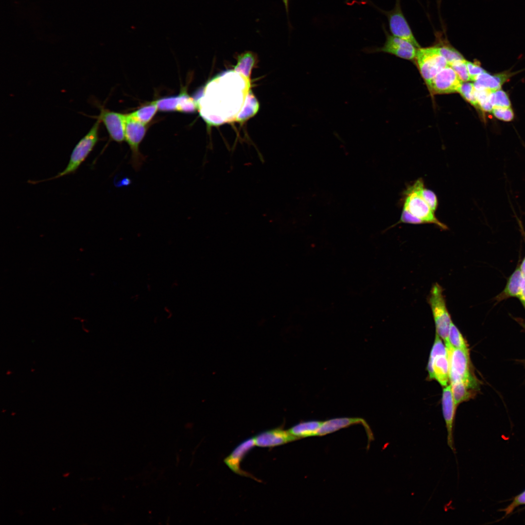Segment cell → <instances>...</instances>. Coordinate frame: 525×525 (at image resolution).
<instances>
[{
  "label": "cell",
  "mask_w": 525,
  "mask_h": 525,
  "mask_svg": "<svg viewBox=\"0 0 525 525\" xmlns=\"http://www.w3.org/2000/svg\"><path fill=\"white\" fill-rule=\"evenodd\" d=\"M322 423V421L318 420L303 421L294 425L288 431L298 439L315 436Z\"/></svg>",
  "instance_id": "19"
},
{
  "label": "cell",
  "mask_w": 525,
  "mask_h": 525,
  "mask_svg": "<svg viewBox=\"0 0 525 525\" xmlns=\"http://www.w3.org/2000/svg\"><path fill=\"white\" fill-rule=\"evenodd\" d=\"M489 101L495 107H509L511 103L507 93L501 89L492 91L489 96Z\"/></svg>",
  "instance_id": "24"
},
{
  "label": "cell",
  "mask_w": 525,
  "mask_h": 525,
  "mask_svg": "<svg viewBox=\"0 0 525 525\" xmlns=\"http://www.w3.org/2000/svg\"><path fill=\"white\" fill-rule=\"evenodd\" d=\"M101 123L99 119H96V121L90 130L75 145L70 156L69 161L62 171L49 178L38 181L31 180L28 181V182L31 184L39 183L74 174L88 157L99 140V134Z\"/></svg>",
  "instance_id": "1"
},
{
  "label": "cell",
  "mask_w": 525,
  "mask_h": 525,
  "mask_svg": "<svg viewBox=\"0 0 525 525\" xmlns=\"http://www.w3.org/2000/svg\"><path fill=\"white\" fill-rule=\"evenodd\" d=\"M450 385L454 403L456 407L461 402L473 397L475 390L478 389V387L462 381L451 382Z\"/></svg>",
  "instance_id": "18"
},
{
  "label": "cell",
  "mask_w": 525,
  "mask_h": 525,
  "mask_svg": "<svg viewBox=\"0 0 525 525\" xmlns=\"http://www.w3.org/2000/svg\"><path fill=\"white\" fill-rule=\"evenodd\" d=\"M449 362V381H462L478 387V382L471 371L468 349L454 348L445 345Z\"/></svg>",
  "instance_id": "4"
},
{
  "label": "cell",
  "mask_w": 525,
  "mask_h": 525,
  "mask_svg": "<svg viewBox=\"0 0 525 525\" xmlns=\"http://www.w3.org/2000/svg\"><path fill=\"white\" fill-rule=\"evenodd\" d=\"M442 408L447 432V444L455 453L453 430L456 406L455 405L451 385L444 387L442 395Z\"/></svg>",
  "instance_id": "12"
},
{
  "label": "cell",
  "mask_w": 525,
  "mask_h": 525,
  "mask_svg": "<svg viewBox=\"0 0 525 525\" xmlns=\"http://www.w3.org/2000/svg\"><path fill=\"white\" fill-rule=\"evenodd\" d=\"M282 1L283 3L284 4V5L286 15H287V18H288L289 26V28H290V21H289V0H282Z\"/></svg>",
  "instance_id": "34"
},
{
  "label": "cell",
  "mask_w": 525,
  "mask_h": 525,
  "mask_svg": "<svg viewBox=\"0 0 525 525\" xmlns=\"http://www.w3.org/2000/svg\"><path fill=\"white\" fill-rule=\"evenodd\" d=\"M521 287V274L518 262L516 268L508 278L506 286L503 290L494 298L495 303L506 300L511 298H518Z\"/></svg>",
  "instance_id": "16"
},
{
  "label": "cell",
  "mask_w": 525,
  "mask_h": 525,
  "mask_svg": "<svg viewBox=\"0 0 525 525\" xmlns=\"http://www.w3.org/2000/svg\"><path fill=\"white\" fill-rule=\"evenodd\" d=\"M515 217H516V219L517 220L518 224L519 226L520 227V230L521 231V234L522 235V236H523V238H524V239L525 240V231L524 230V227H523V225L522 224V221H521L520 219H519V218L517 216H516V215H515Z\"/></svg>",
  "instance_id": "35"
},
{
  "label": "cell",
  "mask_w": 525,
  "mask_h": 525,
  "mask_svg": "<svg viewBox=\"0 0 525 525\" xmlns=\"http://www.w3.org/2000/svg\"><path fill=\"white\" fill-rule=\"evenodd\" d=\"M524 327L525 328V325H524Z\"/></svg>",
  "instance_id": "36"
},
{
  "label": "cell",
  "mask_w": 525,
  "mask_h": 525,
  "mask_svg": "<svg viewBox=\"0 0 525 525\" xmlns=\"http://www.w3.org/2000/svg\"><path fill=\"white\" fill-rule=\"evenodd\" d=\"M100 113L97 116H85L99 119L105 126L110 139L118 143L125 140L124 127L125 114L110 111L102 106H99Z\"/></svg>",
  "instance_id": "10"
},
{
  "label": "cell",
  "mask_w": 525,
  "mask_h": 525,
  "mask_svg": "<svg viewBox=\"0 0 525 525\" xmlns=\"http://www.w3.org/2000/svg\"><path fill=\"white\" fill-rule=\"evenodd\" d=\"M253 438L255 445L261 447H274L298 439L288 430L280 428L262 432Z\"/></svg>",
  "instance_id": "13"
},
{
  "label": "cell",
  "mask_w": 525,
  "mask_h": 525,
  "mask_svg": "<svg viewBox=\"0 0 525 525\" xmlns=\"http://www.w3.org/2000/svg\"><path fill=\"white\" fill-rule=\"evenodd\" d=\"M255 445L254 438H249L240 443L225 459L224 462L234 472L249 476L240 468V464L246 454Z\"/></svg>",
  "instance_id": "15"
},
{
  "label": "cell",
  "mask_w": 525,
  "mask_h": 525,
  "mask_svg": "<svg viewBox=\"0 0 525 525\" xmlns=\"http://www.w3.org/2000/svg\"><path fill=\"white\" fill-rule=\"evenodd\" d=\"M462 83L454 70L448 65L427 85L432 94H449L458 92Z\"/></svg>",
  "instance_id": "11"
},
{
  "label": "cell",
  "mask_w": 525,
  "mask_h": 525,
  "mask_svg": "<svg viewBox=\"0 0 525 525\" xmlns=\"http://www.w3.org/2000/svg\"><path fill=\"white\" fill-rule=\"evenodd\" d=\"M449 66L454 70L462 82L471 81L465 59L454 62Z\"/></svg>",
  "instance_id": "27"
},
{
  "label": "cell",
  "mask_w": 525,
  "mask_h": 525,
  "mask_svg": "<svg viewBox=\"0 0 525 525\" xmlns=\"http://www.w3.org/2000/svg\"><path fill=\"white\" fill-rule=\"evenodd\" d=\"M362 423L366 429L369 440L373 439L371 431L366 421L359 418H338L322 421L316 436H321L329 434L350 425Z\"/></svg>",
  "instance_id": "14"
},
{
  "label": "cell",
  "mask_w": 525,
  "mask_h": 525,
  "mask_svg": "<svg viewBox=\"0 0 525 525\" xmlns=\"http://www.w3.org/2000/svg\"><path fill=\"white\" fill-rule=\"evenodd\" d=\"M440 53L445 58L448 65L465 59L462 54L448 43L442 42L436 45Z\"/></svg>",
  "instance_id": "21"
},
{
  "label": "cell",
  "mask_w": 525,
  "mask_h": 525,
  "mask_svg": "<svg viewBox=\"0 0 525 525\" xmlns=\"http://www.w3.org/2000/svg\"><path fill=\"white\" fill-rule=\"evenodd\" d=\"M491 112L495 118L503 121L510 122L514 118V113L510 107H495Z\"/></svg>",
  "instance_id": "28"
},
{
  "label": "cell",
  "mask_w": 525,
  "mask_h": 525,
  "mask_svg": "<svg viewBox=\"0 0 525 525\" xmlns=\"http://www.w3.org/2000/svg\"><path fill=\"white\" fill-rule=\"evenodd\" d=\"M179 95V103L177 111L191 113L195 111L196 105L193 100L189 96L186 89H182Z\"/></svg>",
  "instance_id": "23"
},
{
  "label": "cell",
  "mask_w": 525,
  "mask_h": 525,
  "mask_svg": "<svg viewBox=\"0 0 525 525\" xmlns=\"http://www.w3.org/2000/svg\"><path fill=\"white\" fill-rule=\"evenodd\" d=\"M521 274V291L518 299L525 310V256L519 263Z\"/></svg>",
  "instance_id": "30"
},
{
  "label": "cell",
  "mask_w": 525,
  "mask_h": 525,
  "mask_svg": "<svg viewBox=\"0 0 525 525\" xmlns=\"http://www.w3.org/2000/svg\"><path fill=\"white\" fill-rule=\"evenodd\" d=\"M387 17L391 35L406 40L417 48L420 46L402 10L401 0H396L394 8L389 11L380 10Z\"/></svg>",
  "instance_id": "9"
},
{
  "label": "cell",
  "mask_w": 525,
  "mask_h": 525,
  "mask_svg": "<svg viewBox=\"0 0 525 525\" xmlns=\"http://www.w3.org/2000/svg\"><path fill=\"white\" fill-rule=\"evenodd\" d=\"M147 128V125L136 120L130 114H125L124 138L131 151V164L137 171L145 160V157L140 152L139 147Z\"/></svg>",
  "instance_id": "6"
},
{
  "label": "cell",
  "mask_w": 525,
  "mask_h": 525,
  "mask_svg": "<svg viewBox=\"0 0 525 525\" xmlns=\"http://www.w3.org/2000/svg\"><path fill=\"white\" fill-rule=\"evenodd\" d=\"M424 185L423 180L420 178L407 187L404 192L403 209L421 220L424 224H435L443 230H447V226L437 218L435 212L422 196L421 190Z\"/></svg>",
  "instance_id": "2"
},
{
  "label": "cell",
  "mask_w": 525,
  "mask_h": 525,
  "mask_svg": "<svg viewBox=\"0 0 525 525\" xmlns=\"http://www.w3.org/2000/svg\"><path fill=\"white\" fill-rule=\"evenodd\" d=\"M462 97L475 108L479 109L478 104L474 93L473 84L463 82L458 91Z\"/></svg>",
  "instance_id": "26"
},
{
  "label": "cell",
  "mask_w": 525,
  "mask_h": 525,
  "mask_svg": "<svg viewBox=\"0 0 525 525\" xmlns=\"http://www.w3.org/2000/svg\"><path fill=\"white\" fill-rule=\"evenodd\" d=\"M158 110L161 111H177L179 95L171 96L155 100Z\"/></svg>",
  "instance_id": "25"
},
{
  "label": "cell",
  "mask_w": 525,
  "mask_h": 525,
  "mask_svg": "<svg viewBox=\"0 0 525 525\" xmlns=\"http://www.w3.org/2000/svg\"><path fill=\"white\" fill-rule=\"evenodd\" d=\"M400 223H408L412 224H422L423 222L419 218L413 215L404 209H402L400 220L396 224Z\"/></svg>",
  "instance_id": "31"
},
{
  "label": "cell",
  "mask_w": 525,
  "mask_h": 525,
  "mask_svg": "<svg viewBox=\"0 0 525 525\" xmlns=\"http://www.w3.org/2000/svg\"><path fill=\"white\" fill-rule=\"evenodd\" d=\"M445 345H449L454 348L468 349L466 340L453 322L450 326L448 341Z\"/></svg>",
  "instance_id": "22"
},
{
  "label": "cell",
  "mask_w": 525,
  "mask_h": 525,
  "mask_svg": "<svg viewBox=\"0 0 525 525\" xmlns=\"http://www.w3.org/2000/svg\"><path fill=\"white\" fill-rule=\"evenodd\" d=\"M383 29L386 36L384 45L381 47L366 48L363 50L364 52L366 53L384 52L407 60L415 59L418 49L416 46L406 40L389 34L385 27Z\"/></svg>",
  "instance_id": "8"
},
{
  "label": "cell",
  "mask_w": 525,
  "mask_h": 525,
  "mask_svg": "<svg viewBox=\"0 0 525 525\" xmlns=\"http://www.w3.org/2000/svg\"><path fill=\"white\" fill-rule=\"evenodd\" d=\"M509 73H503L494 75L485 71L478 75L473 81L475 87H481L494 91L501 89L502 85L510 77Z\"/></svg>",
  "instance_id": "17"
},
{
  "label": "cell",
  "mask_w": 525,
  "mask_h": 525,
  "mask_svg": "<svg viewBox=\"0 0 525 525\" xmlns=\"http://www.w3.org/2000/svg\"><path fill=\"white\" fill-rule=\"evenodd\" d=\"M427 370L430 378L436 379L443 387L448 385L449 381V362L447 350L441 338L437 334H436L431 351Z\"/></svg>",
  "instance_id": "5"
},
{
  "label": "cell",
  "mask_w": 525,
  "mask_h": 525,
  "mask_svg": "<svg viewBox=\"0 0 525 525\" xmlns=\"http://www.w3.org/2000/svg\"><path fill=\"white\" fill-rule=\"evenodd\" d=\"M421 193L424 200L435 212L438 205V199L436 194L432 191L426 188L424 185L421 188Z\"/></svg>",
  "instance_id": "29"
},
{
  "label": "cell",
  "mask_w": 525,
  "mask_h": 525,
  "mask_svg": "<svg viewBox=\"0 0 525 525\" xmlns=\"http://www.w3.org/2000/svg\"><path fill=\"white\" fill-rule=\"evenodd\" d=\"M158 110V106L156 101H154L142 106L129 114L136 120L147 125V123L154 118Z\"/></svg>",
  "instance_id": "20"
},
{
  "label": "cell",
  "mask_w": 525,
  "mask_h": 525,
  "mask_svg": "<svg viewBox=\"0 0 525 525\" xmlns=\"http://www.w3.org/2000/svg\"><path fill=\"white\" fill-rule=\"evenodd\" d=\"M524 504H525V491L517 496L512 502L502 511L505 512L506 516L510 514L516 507Z\"/></svg>",
  "instance_id": "33"
},
{
  "label": "cell",
  "mask_w": 525,
  "mask_h": 525,
  "mask_svg": "<svg viewBox=\"0 0 525 525\" xmlns=\"http://www.w3.org/2000/svg\"><path fill=\"white\" fill-rule=\"evenodd\" d=\"M415 59L420 74L426 84L448 65L436 45L418 48Z\"/></svg>",
  "instance_id": "7"
},
{
  "label": "cell",
  "mask_w": 525,
  "mask_h": 525,
  "mask_svg": "<svg viewBox=\"0 0 525 525\" xmlns=\"http://www.w3.org/2000/svg\"><path fill=\"white\" fill-rule=\"evenodd\" d=\"M466 65L471 81H474L478 75L486 71L485 70L477 63L466 60Z\"/></svg>",
  "instance_id": "32"
},
{
  "label": "cell",
  "mask_w": 525,
  "mask_h": 525,
  "mask_svg": "<svg viewBox=\"0 0 525 525\" xmlns=\"http://www.w3.org/2000/svg\"><path fill=\"white\" fill-rule=\"evenodd\" d=\"M427 300L432 310L436 334L446 344L452 321L446 306L443 288L438 283L432 285Z\"/></svg>",
  "instance_id": "3"
}]
</instances>
